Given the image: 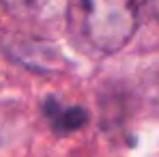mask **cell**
<instances>
[{
    "label": "cell",
    "mask_w": 159,
    "mask_h": 157,
    "mask_svg": "<svg viewBox=\"0 0 159 157\" xmlns=\"http://www.w3.org/2000/svg\"><path fill=\"white\" fill-rule=\"evenodd\" d=\"M4 50L15 62L32 71H62V67H67L60 50L39 39H9L4 41Z\"/></svg>",
    "instance_id": "obj_2"
},
{
    "label": "cell",
    "mask_w": 159,
    "mask_h": 157,
    "mask_svg": "<svg viewBox=\"0 0 159 157\" xmlns=\"http://www.w3.org/2000/svg\"><path fill=\"white\" fill-rule=\"evenodd\" d=\"M73 15L88 45L103 54L123 50L138 28L135 0H73Z\"/></svg>",
    "instance_id": "obj_1"
},
{
    "label": "cell",
    "mask_w": 159,
    "mask_h": 157,
    "mask_svg": "<svg viewBox=\"0 0 159 157\" xmlns=\"http://www.w3.org/2000/svg\"><path fill=\"white\" fill-rule=\"evenodd\" d=\"M52 2L54 0H4L7 9L20 17H34L41 11H45Z\"/></svg>",
    "instance_id": "obj_4"
},
{
    "label": "cell",
    "mask_w": 159,
    "mask_h": 157,
    "mask_svg": "<svg viewBox=\"0 0 159 157\" xmlns=\"http://www.w3.org/2000/svg\"><path fill=\"white\" fill-rule=\"evenodd\" d=\"M43 112H45V118L50 121L52 129L58 136L73 133V131L82 129L88 123V112L82 105H62L58 99H54V97H48L45 99Z\"/></svg>",
    "instance_id": "obj_3"
},
{
    "label": "cell",
    "mask_w": 159,
    "mask_h": 157,
    "mask_svg": "<svg viewBox=\"0 0 159 157\" xmlns=\"http://www.w3.org/2000/svg\"><path fill=\"white\" fill-rule=\"evenodd\" d=\"M146 93H148V99L159 105V67H155L151 78L146 80Z\"/></svg>",
    "instance_id": "obj_5"
}]
</instances>
